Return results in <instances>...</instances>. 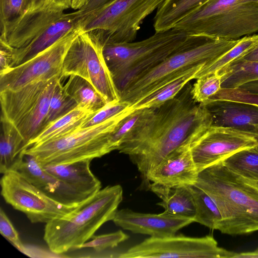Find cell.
<instances>
[{
  "mask_svg": "<svg viewBox=\"0 0 258 258\" xmlns=\"http://www.w3.org/2000/svg\"><path fill=\"white\" fill-rule=\"evenodd\" d=\"M190 82L172 99L150 111L125 136L117 150L128 156L148 188L149 174L167 155L192 143L212 125L211 115L191 94Z\"/></svg>",
  "mask_w": 258,
  "mask_h": 258,
  "instance_id": "cell-1",
  "label": "cell"
},
{
  "mask_svg": "<svg viewBox=\"0 0 258 258\" xmlns=\"http://www.w3.org/2000/svg\"><path fill=\"white\" fill-rule=\"evenodd\" d=\"M195 185L213 199L222 220L217 230L231 235L258 231V188L222 161L199 172Z\"/></svg>",
  "mask_w": 258,
  "mask_h": 258,
  "instance_id": "cell-2",
  "label": "cell"
},
{
  "mask_svg": "<svg viewBox=\"0 0 258 258\" xmlns=\"http://www.w3.org/2000/svg\"><path fill=\"white\" fill-rule=\"evenodd\" d=\"M200 37L190 35L182 29L173 27L155 31L140 41L103 45L104 59L119 95L133 79Z\"/></svg>",
  "mask_w": 258,
  "mask_h": 258,
  "instance_id": "cell-3",
  "label": "cell"
},
{
  "mask_svg": "<svg viewBox=\"0 0 258 258\" xmlns=\"http://www.w3.org/2000/svg\"><path fill=\"white\" fill-rule=\"evenodd\" d=\"M122 199L120 185L107 186L70 214L46 223L43 238L50 250L61 254L88 241L103 224L112 221Z\"/></svg>",
  "mask_w": 258,
  "mask_h": 258,
  "instance_id": "cell-4",
  "label": "cell"
},
{
  "mask_svg": "<svg viewBox=\"0 0 258 258\" xmlns=\"http://www.w3.org/2000/svg\"><path fill=\"white\" fill-rule=\"evenodd\" d=\"M239 39H210L201 36L131 81L120 93V101L127 103L131 107L194 67L205 66L215 60L232 48Z\"/></svg>",
  "mask_w": 258,
  "mask_h": 258,
  "instance_id": "cell-5",
  "label": "cell"
},
{
  "mask_svg": "<svg viewBox=\"0 0 258 258\" xmlns=\"http://www.w3.org/2000/svg\"><path fill=\"white\" fill-rule=\"evenodd\" d=\"M190 35L237 40L258 32V0H208L174 27Z\"/></svg>",
  "mask_w": 258,
  "mask_h": 258,
  "instance_id": "cell-6",
  "label": "cell"
},
{
  "mask_svg": "<svg viewBox=\"0 0 258 258\" xmlns=\"http://www.w3.org/2000/svg\"><path fill=\"white\" fill-rule=\"evenodd\" d=\"M130 110L98 124L80 128L62 137L32 145L24 153L33 156L40 165L66 164L96 158L114 149L110 135Z\"/></svg>",
  "mask_w": 258,
  "mask_h": 258,
  "instance_id": "cell-7",
  "label": "cell"
},
{
  "mask_svg": "<svg viewBox=\"0 0 258 258\" xmlns=\"http://www.w3.org/2000/svg\"><path fill=\"white\" fill-rule=\"evenodd\" d=\"M165 0H113L82 17L83 32L93 31L102 45L133 42L145 18Z\"/></svg>",
  "mask_w": 258,
  "mask_h": 258,
  "instance_id": "cell-8",
  "label": "cell"
},
{
  "mask_svg": "<svg viewBox=\"0 0 258 258\" xmlns=\"http://www.w3.org/2000/svg\"><path fill=\"white\" fill-rule=\"evenodd\" d=\"M63 77L80 76L89 82L107 103L120 101L103 54V45L94 31L81 32L69 48L63 60Z\"/></svg>",
  "mask_w": 258,
  "mask_h": 258,
  "instance_id": "cell-9",
  "label": "cell"
},
{
  "mask_svg": "<svg viewBox=\"0 0 258 258\" xmlns=\"http://www.w3.org/2000/svg\"><path fill=\"white\" fill-rule=\"evenodd\" d=\"M1 195L7 203L24 213L33 223L66 216L78 207L68 206L50 198L16 170L3 174Z\"/></svg>",
  "mask_w": 258,
  "mask_h": 258,
  "instance_id": "cell-10",
  "label": "cell"
},
{
  "mask_svg": "<svg viewBox=\"0 0 258 258\" xmlns=\"http://www.w3.org/2000/svg\"><path fill=\"white\" fill-rule=\"evenodd\" d=\"M236 252L218 246L212 235L150 237L120 253L121 258H233Z\"/></svg>",
  "mask_w": 258,
  "mask_h": 258,
  "instance_id": "cell-11",
  "label": "cell"
},
{
  "mask_svg": "<svg viewBox=\"0 0 258 258\" xmlns=\"http://www.w3.org/2000/svg\"><path fill=\"white\" fill-rule=\"evenodd\" d=\"M81 32L80 28L74 30L31 59L1 73L0 91L17 90L62 75L65 55Z\"/></svg>",
  "mask_w": 258,
  "mask_h": 258,
  "instance_id": "cell-12",
  "label": "cell"
},
{
  "mask_svg": "<svg viewBox=\"0 0 258 258\" xmlns=\"http://www.w3.org/2000/svg\"><path fill=\"white\" fill-rule=\"evenodd\" d=\"M257 144L253 134L212 125L192 142L190 150L199 172L239 151L254 148Z\"/></svg>",
  "mask_w": 258,
  "mask_h": 258,
  "instance_id": "cell-13",
  "label": "cell"
},
{
  "mask_svg": "<svg viewBox=\"0 0 258 258\" xmlns=\"http://www.w3.org/2000/svg\"><path fill=\"white\" fill-rule=\"evenodd\" d=\"M67 9L51 0L23 15L1 28L0 39L19 49L28 45L51 24L59 18Z\"/></svg>",
  "mask_w": 258,
  "mask_h": 258,
  "instance_id": "cell-14",
  "label": "cell"
},
{
  "mask_svg": "<svg viewBox=\"0 0 258 258\" xmlns=\"http://www.w3.org/2000/svg\"><path fill=\"white\" fill-rule=\"evenodd\" d=\"M112 221L123 229L153 237L175 235L181 228L194 222L192 218L174 216L164 211L160 214L143 213L128 208L117 210Z\"/></svg>",
  "mask_w": 258,
  "mask_h": 258,
  "instance_id": "cell-15",
  "label": "cell"
},
{
  "mask_svg": "<svg viewBox=\"0 0 258 258\" xmlns=\"http://www.w3.org/2000/svg\"><path fill=\"white\" fill-rule=\"evenodd\" d=\"M14 170L48 197L64 205L78 207L93 196L79 191L48 172L30 155L25 154Z\"/></svg>",
  "mask_w": 258,
  "mask_h": 258,
  "instance_id": "cell-16",
  "label": "cell"
},
{
  "mask_svg": "<svg viewBox=\"0 0 258 258\" xmlns=\"http://www.w3.org/2000/svg\"><path fill=\"white\" fill-rule=\"evenodd\" d=\"M191 143L182 145L159 163L148 177L149 186L151 183L166 188L195 184L199 172L191 153Z\"/></svg>",
  "mask_w": 258,
  "mask_h": 258,
  "instance_id": "cell-17",
  "label": "cell"
},
{
  "mask_svg": "<svg viewBox=\"0 0 258 258\" xmlns=\"http://www.w3.org/2000/svg\"><path fill=\"white\" fill-rule=\"evenodd\" d=\"M210 113L212 125L258 133V106L224 100H208L202 103Z\"/></svg>",
  "mask_w": 258,
  "mask_h": 258,
  "instance_id": "cell-18",
  "label": "cell"
},
{
  "mask_svg": "<svg viewBox=\"0 0 258 258\" xmlns=\"http://www.w3.org/2000/svg\"><path fill=\"white\" fill-rule=\"evenodd\" d=\"M82 17L76 11L63 14L27 46L14 49L12 67L31 59L74 30L80 28Z\"/></svg>",
  "mask_w": 258,
  "mask_h": 258,
  "instance_id": "cell-19",
  "label": "cell"
},
{
  "mask_svg": "<svg viewBox=\"0 0 258 258\" xmlns=\"http://www.w3.org/2000/svg\"><path fill=\"white\" fill-rule=\"evenodd\" d=\"M49 80L0 91L1 118L16 126L35 106Z\"/></svg>",
  "mask_w": 258,
  "mask_h": 258,
  "instance_id": "cell-20",
  "label": "cell"
},
{
  "mask_svg": "<svg viewBox=\"0 0 258 258\" xmlns=\"http://www.w3.org/2000/svg\"><path fill=\"white\" fill-rule=\"evenodd\" d=\"M91 161L87 159L70 163L41 166L48 172L79 191L94 195L101 189V183L91 170Z\"/></svg>",
  "mask_w": 258,
  "mask_h": 258,
  "instance_id": "cell-21",
  "label": "cell"
},
{
  "mask_svg": "<svg viewBox=\"0 0 258 258\" xmlns=\"http://www.w3.org/2000/svg\"><path fill=\"white\" fill-rule=\"evenodd\" d=\"M62 78L60 75L49 80L35 106L15 126L24 139L26 149L29 143L41 131L53 93Z\"/></svg>",
  "mask_w": 258,
  "mask_h": 258,
  "instance_id": "cell-22",
  "label": "cell"
},
{
  "mask_svg": "<svg viewBox=\"0 0 258 258\" xmlns=\"http://www.w3.org/2000/svg\"><path fill=\"white\" fill-rule=\"evenodd\" d=\"M149 189L161 199L157 205L163 207L164 212L172 215L194 219L196 210L189 186L166 188L151 183Z\"/></svg>",
  "mask_w": 258,
  "mask_h": 258,
  "instance_id": "cell-23",
  "label": "cell"
},
{
  "mask_svg": "<svg viewBox=\"0 0 258 258\" xmlns=\"http://www.w3.org/2000/svg\"><path fill=\"white\" fill-rule=\"evenodd\" d=\"M25 150L24 139L16 127L1 118L0 172L14 170L23 159Z\"/></svg>",
  "mask_w": 258,
  "mask_h": 258,
  "instance_id": "cell-24",
  "label": "cell"
},
{
  "mask_svg": "<svg viewBox=\"0 0 258 258\" xmlns=\"http://www.w3.org/2000/svg\"><path fill=\"white\" fill-rule=\"evenodd\" d=\"M93 113L77 106L48 125L29 143L28 148L62 137L80 128L84 122Z\"/></svg>",
  "mask_w": 258,
  "mask_h": 258,
  "instance_id": "cell-25",
  "label": "cell"
},
{
  "mask_svg": "<svg viewBox=\"0 0 258 258\" xmlns=\"http://www.w3.org/2000/svg\"><path fill=\"white\" fill-rule=\"evenodd\" d=\"M208 0H165L154 18L155 31L167 30Z\"/></svg>",
  "mask_w": 258,
  "mask_h": 258,
  "instance_id": "cell-26",
  "label": "cell"
},
{
  "mask_svg": "<svg viewBox=\"0 0 258 258\" xmlns=\"http://www.w3.org/2000/svg\"><path fill=\"white\" fill-rule=\"evenodd\" d=\"M204 65L194 67L186 74L161 86L131 106L134 110L142 108H157L173 99L191 80Z\"/></svg>",
  "mask_w": 258,
  "mask_h": 258,
  "instance_id": "cell-27",
  "label": "cell"
},
{
  "mask_svg": "<svg viewBox=\"0 0 258 258\" xmlns=\"http://www.w3.org/2000/svg\"><path fill=\"white\" fill-rule=\"evenodd\" d=\"M67 93L78 106L95 112L104 107L107 101L96 88L85 79L76 75L69 76L63 86Z\"/></svg>",
  "mask_w": 258,
  "mask_h": 258,
  "instance_id": "cell-28",
  "label": "cell"
},
{
  "mask_svg": "<svg viewBox=\"0 0 258 258\" xmlns=\"http://www.w3.org/2000/svg\"><path fill=\"white\" fill-rule=\"evenodd\" d=\"M217 73L221 77V88H237L258 80V61L236 60Z\"/></svg>",
  "mask_w": 258,
  "mask_h": 258,
  "instance_id": "cell-29",
  "label": "cell"
},
{
  "mask_svg": "<svg viewBox=\"0 0 258 258\" xmlns=\"http://www.w3.org/2000/svg\"><path fill=\"white\" fill-rule=\"evenodd\" d=\"M189 188L192 195L195 206L194 222L217 230L222 216L216 203L209 195L198 186L192 185L189 186Z\"/></svg>",
  "mask_w": 258,
  "mask_h": 258,
  "instance_id": "cell-30",
  "label": "cell"
},
{
  "mask_svg": "<svg viewBox=\"0 0 258 258\" xmlns=\"http://www.w3.org/2000/svg\"><path fill=\"white\" fill-rule=\"evenodd\" d=\"M257 45L258 33L242 37L229 51L203 66L196 74L195 79L217 72L230 63L244 56Z\"/></svg>",
  "mask_w": 258,
  "mask_h": 258,
  "instance_id": "cell-31",
  "label": "cell"
},
{
  "mask_svg": "<svg viewBox=\"0 0 258 258\" xmlns=\"http://www.w3.org/2000/svg\"><path fill=\"white\" fill-rule=\"evenodd\" d=\"M222 162L237 175L250 180H258V150L254 147L239 151Z\"/></svg>",
  "mask_w": 258,
  "mask_h": 258,
  "instance_id": "cell-32",
  "label": "cell"
},
{
  "mask_svg": "<svg viewBox=\"0 0 258 258\" xmlns=\"http://www.w3.org/2000/svg\"><path fill=\"white\" fill-rule=\"evenodd\" d=\"M77 106H78L76 102L67 93L61 84V80H59L51 97L48 113L41 131L50 123L67 114Z\"/></svg>",
  "mask_w": 258,
  "mask_h": 258,
  "instance_id": "cell-33",
  "label": "cell"
},
{
  "mask_svg": "<svg viewBox=\"0 0 258 258\" xmlns=\"http://www.w3.org/2000/svg\"><path fill=\"white\" fill-rule=\"evenodd\" d=\"M221 77L217 72L199 78L192 86V98L197 102L204 103L221 89Z\"/></svg>",
  "mask_w": 258,
  "mask_h": 258,
  "instance_id": "cell-34",
  "label": "cell"
},
{
  "mask_svg": "<svg viewBox=\"0 0 258 258\" xmlns=\"http://www.w3.org/2000/svg\"><path fill=\"white\" fill-rule=\"evenodd\" d=\"M129 104L118 101L107 103L104 107L93 112L83 123L81 128L98 124L112 117L132 109Z\"/></svg>",
  "mask_w": 258,
  "mask_h": 258,
  "instance_id": "cell-35",
  "label": "cell"
},
{
  "mask_svg": "<svg viewBox=\"0 0 258 258\" xmlns=\"http://www.w3.org/2000/svg\"><path fill=\"white\" fill-rule=\"evenodd\" d=\"M128 238V235L122 230L99 235H93L91 240L84 243L77 249L92 248L96 251L100 252L108 248L116 247Z\"/></svg>",
  "mask_w": 258,
  "mask_h": 258,
  "instance_id": "cell-36",
  "label": "cell"
},
{
  "mask_svg": "<svg viewBox=\"0 0 258 258\" xmlns=\"http://www.w3.org/2000/svg\"><path fill=\"white\" fill-rule=\"evenodd\" d=\"M28 9V0H0V28L23 15Z\"/></svg>",
  "mask_w": 258,
  "mask_h": 258,
  "instance_id": "cell-37",
  "label": "cell"
},
{
  "mask_svg": "<svg viewBox=\"0 0 258 258\" xmlns=\"http://www.w3.org/2000/svg\"><path fill=\"white\" fill-rule=\"evenodd\" d=\"M209 100H229L258 106V93L247 92L238 88H221L216 94L211 97Z\"/></svg>",
  "mask_w": 258,
  "mask_h": 258,
  "instance_id": "cell-38",
  "label": "cell"
},
{
  "mask_svg": "<svg viewBox=\"0 0 258 258\" xmlns=\"http://www.w3.org/2000/svg\"><path fill=\"white\" fill-rule=\"evenodd\" d=\"M0 232L17 249L24 251V246L18 233L2 208L0 209Z\"/></svg>",
  "mask_w": 258,
  "mask_h": 258,
  "instance_id": "cell-39",
  "label": "cell"
},
{
  "mask_svg": "<svg viewBox=\"0 0 258 258\" xmlns=\"http://www.w3.org/2000/svg\"><path fill=\"white\" fill-rule=\"evenodd\" d=\"M14 49L5 41L0 39V74L11 68Z\"/></svg>",
  "mask_w": 258,
  "mask_h": 258,
  "instance_id": "cell-40",
  "label": "cell"
},
{
  "mask_svg": "<svg viewBox=\"0 0 258 258\" xmlns=\"http://www.w3.org/2000/svg\"><path fill=\"white\" fill-rule=\"evenodd\" d=\"M112 1L113 0H88L85 5L77 11L83 17L89 12Z\"/></svg>",
  "mask_w": 258,
  "mask_h": 258,
  "instance_id": "cell-41",
  "label": "cell"
},
{
  "mask_svg": "<svg viewBox=\"0 0 258 258\" xmlns=\"http://www.w3.org/2000/svg\"><path fill=\"white\" fill-rule=\"evenodd\" d=\"M237 88L249 93H258V80L247 82Z\"/></svg>",
  "mask_w": 258,
  "mask_h": 258,
  "instance_id": "cell-42",
  "label": "cell"
},
{
  "mask_svg": "<svg viewBox=\"0 0 258 258\" xmlns=\"http://www.w3.org/2000/svg\"><path fill=\"white\" fill-rule=\"evenodd\" d=\"M237 60L258 61V45L245 55Z\"/></svg>",
  "mask_w": 258,
  "mask_h": 258,
  "instance_id": "cell-43",
  "label": "cell"
},
{
  "mask_svg": "<svg viewBox=\"0 0 258 258\" xmlns=\"http://www.w3.org/2000/svg\"><path fill=\"white\" fill-rule=\"evenodd\" d=\"M233 258H258V248L252 251L236 253Z\"/></svg>",
  "mask_w": 258,
  "mask_h": 258,
  "instance_id": "cell-44",
  "label": "cell"
},
{
  "mask_svg": "<svg viewBox=\"0 0 258 258\" xmlns=\"http://www.w3.org/2000/svg\"><path fill=\"white\" fill-rule=\"evenodd\" d=\"M47 0H28V9L27 11L32 10L41 7Z\"/></svg>",
  "mask_w": 258,
  "mask_h": 258,
  "instance_id": "cell-45",
  "label": "cell"
},
{
  "mask_svg": "<svg viewBox=\"0 0 258 258\" xmlns=\"http://www.w3.org/2000/svg\"><path fill=\"white\" fill-rule=\"evenodd\" d=\"M88 0H72L71 8L74 10H79L87 3Z\"/></svg>",
  "mask_w": 258,
  "mask_h": 258,
  "instance_id": "cell-46",
  "label": "cell"
},
{
  "mask_svg": "<svg viewBox=\"0 0 258 258\" xmlns=\"http://www.w3.org/2000/svg\"><path fill=\"white\" fill-rule=\"evenodd\" d=\"M67 9L71 8L72 0H51Z\"/></svg>",
  "mask_w": 258,
  "mask_h": 258,
  "instance_id": "cell-47",
  "label": "cell"
},
{
  "mask_svg": "<svg viewBox=\"0 0 258 258\" xmlns=\"http://www.w3.org/2000/svg\"><path fill=\"white\" fill-rule=\"evenodd\" d=\"M248 180V179H247ZM251 183L253 184L255 186L258 188V180H250Z\"/></svg>",
  "mask_w": 258,
  "mask_h": 258,
  "instance_id": "cell-48",
  "label": "cell"
},
{
  "mask_svg": "<svg viewBox=\"0 0 258 258\" xmlns=\"http://www.w3.org/2000/svg\"><path fill=\"white\" fill-rule=\"evenodd\" d=\"M255 137H256V139H257V142H258V133H257L255 134ZM254 148H255L256 150H258V144H257V146H256V147H254Z\"/></svg>",
  "mask_w": 258,
  "mask_h": 258,
  "instance_id": "cell-49",
  "label": "cell"
}]
</instances>
